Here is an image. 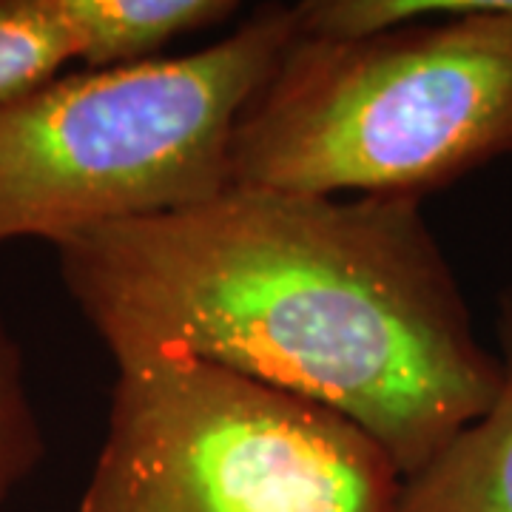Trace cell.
I'll list each match as a JSON object with an SVG mask.
<instances>
[{"instance_id": "6da1fadb", "label": "cell", "mask_w": 512, "mask_h": 512, "mask_svg": "<svg viewBox=\"0 0 512 512\" xmlns=\"http://www.w3.org/2000/svg\"><path fill=\"white\" fill-rule=\"evenodd\" d=\"M55 251L114 365L185 356L322 404L402 478L501 390V356L478 342L419 200L228 185Z\"/></svg>"}, {"instance_id": "7a4b0ae2", "label": "cell", "mask_w": 512, "mask_h": 512, "mask_svg": "<svg viewBox=\"0 0 512 512\" xmlns=\"http://www.w3.org/2000/svg\"><path fill=\"white\" fill-rule=\"evenodd\" d=\"M512 154V0L356 40L299 37L239 114L231 185L424 200Z\"/></svg>"}, {"instance_id": "3957f363", "label": "cell", "mask_w": 512, "mask_h": 512, "mask_svg": "<svg viewBox=\"0 0 512 512\" xmlns=\"http://www.w3.org/2000/svg\"><path fill=\"white\" fill-rule=\"evenodd\" d=\"M296 35V9L268 3L191 55L57 74L0 106V245L214 200L239 114Z\"/></svg>"}, {"instance_id": "277c9868", "label": "cell", "mask_w": 512, "mask_h": 512, "mask_svg": "<svg viewBox=\"0 0 512 512\" xmlns=\"http://www.w3.org/2000/svg\"><path fill=\"white\" fill-rule=\"evenodd\" d=\"M402 473L345 416L185 356L117 365L77 512H396Z\"/></svg>"}, {"instance_id": "5b68a950", "label": "cell", "mask_w": 512, "mask_h": 512, "mask_svg": "<svg viewBox=\"0 0 512 512\" xmlns=\"http://www.w3.org/2000/svg\"><path fill=\"white\" fill-rule=\"evenodd\" d=\"M498 345L504 379L493 407L404 478L396 512H512V288L498 299Z\"/></svg>"}, {"instance_id": "8992f818", "label": "cell", "mask_w": 512, "mask_h": 512, "mask_svg": "<svg viewBox=\"0 0 512 512\" xmlns=\"http://www.w3.org/2000/svg\"><path fill=\"white\" fill-rule=\"evenodd\" d=\"M86 69L160 60L168 43L237 15L231 0H57Z\"/></svg>"}, {"instance_id": "52a82bcc", "label": "cell", "mask_w": 512, "mask_h": 512, "mask_svg": "<svg viewBox=\"0 0 512 512\" xmlns=\"http://www.w3.org/2000/svg\"><path fill=\"white\" fill-rule=\"evenodd\" d=\"M77 60L57 0H0V106L32 94Z\"/></svg>"}, {"instance_id": "ba28073f", "label": "cell", "mask_w": 512, "mask_h": 512, "mask_svg": "<svg viewBox=\"0 0 512 512\" xmlns=\"http://www.w3.org/2000/svg\"><path fill=\"white\" fill-rule=\"evenodd\" d=\"M46 453L43 427L26 390L23 353L0 316V504Z\"/></svg>"}]
</instances>
